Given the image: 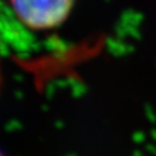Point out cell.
Wrapping results in <instances>:
<instances>
[{
    "instance_id": "cell-1",
    "label": "cell",
    "mask_w": 156,
    "mask_h": 156,
    "mask_svg": "<svg viewBox=\"0 0 156 156\" xmlns=\"http://www.w3.org/2000/svg\"><path fill=\"white\" fill-rule=\"evenodd\" d=\"M20 21L35 30L62 24L72 9L74 0H9Z\"/></svg>"
},
{
    "instance_id": "cell-2",
    "label": "cell",
    "mask_w": 156,
    "mask_h": 156,
    "mask_svg": "<svg viewBox=\"0 0 156 156\" xmlns=\"http://www.w3.org/2000/svg\"><path fill=\"white\" fill-rule=\"evenodd\" d=\"M0 156H2V154H1V153H0Z\"/></svg>"
}]
</instances>
